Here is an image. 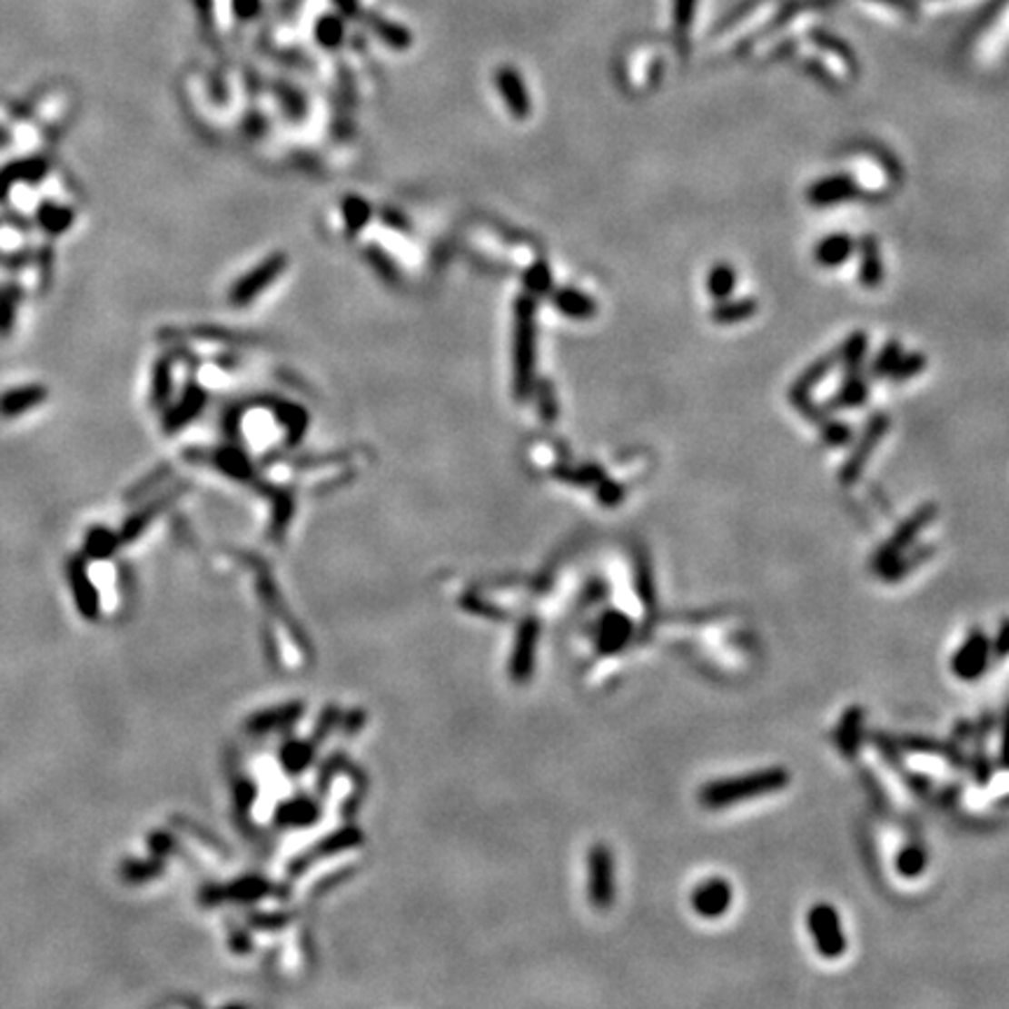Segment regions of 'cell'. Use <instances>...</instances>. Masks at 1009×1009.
Instances as JSON below:
<instances>
[{
    "label": "cell",
    "instance_id": "cell-1",
    "mask_svg": "<svg viewBox=\"0 0 1009 1009\" xmlns=\"http://www.w3.org/2000/svg\"><path fill=\"white\" fill-rule=\"evenodd\" d=\"M787 786H790V771L783 767H769V769L710 780L698 790V804L708 811H722V808L737 806L747 799L776 795V792L786 790Z\"/></svg>",
    "mask_w": 1009,
    "mask_h": 1009
},
{
    "label": "cell",
    "instance_id": "cell-2",
    "mask_svg": "<svg viewBox=\"0 0 1009 1009\" xmlns=\"http://www.w3.org/2000/svg\"><path fill=\"white\" fill-rule=\"evenodd\" d=\"M806 925L811 942L816 946V954L823 960H839L848 951V939H846L841 914L835 905L818 902L813 905L806 914Z\"/></svg>",
    "mask_w": 1009,
    "mask_h": 1009
},
{
    "label": "cell",
    "instance_id": "cell-3",
    "mask_svg": "<svg viewBox=\"0 0 1009 1009\" xmlns=\"http://www.w3.org/2000/svg\"><path fill=\"white\" fill-rule=\"evenodd\" d=\"M993 664L991 636L984 628L974 627L967 638L958 645L949 661V668L954 678L960 682H976L986 676L988 666Z\"/></svg>",
    "mask_w": 1009,
    "mask_h": 1009
},
{
    "label": "cell",
    "instance_id": "cell-4",
    "mask_svg": "<svg viewBox=\"0 0 1009 1009\" xmlns=\"http://www.w3.org/2000/svg\"><path fill=\"white\" fill-rule=\"evenodd\" d=\"M935 517H937V508H933V505H925V508H921L918 512L911 514L905 524L897 526V530H895L888 540L884 542V547H881V549H876V554L872 557V570H876V573H884L890 563H895L897 559L902 557V554H906V549L911 547V542H916L918 535L925 530V526L930 524Z\"/></svg>",
    "mask_w": 1009,
    "mask_h": 1009
},
{
    "label": "cell",
    "instance_id": "cell-5",
    "mask_svg": "<svg viewBox=\"0 0 1009 1009\" xmlns=\"http://www.w3.org/2000/svg\"><path fill=\"white\" fill-rule=\"evenodd\" d=\"M689 905L694 914L706 921H717L734 905V885L722 876H708L701 884L694 885L689 895Z\"/></svg>",
    "mask_w": 1009,
    "mask_h": 1009
},
{
    "label": "cell",
    "instance_id": "cell-6",
    "mask_svg": "<svg viewBox=\"0 0 1009 1009\" xmlns=\"http://www.w3.org/2000/svg\"><path fill=\"white\" fill-rule=\"evenodd\" d=\"M862 737H865V708L853 706V708L846 710L835 729V741L839 753L846 755V757H856L857 750H860Z\"/></svg>",
    "mask_w": 1009,
    "mask_h": 1009
},
{
    "label": "cell",
    "instance_id": "cell-7",
    "mask_svg": "<svg viewBox=\"0 0 1009 1009\" xmlns=\"http://www.w3.org/2000/svg\"><path fill=\"white\" fill-rule=\"evenodd\" d=\"M45 400H47V391L43 386L15 388V391H7L5 395H0V416L15 419V416L26 414L28 410L43 404Z\"/></svg>",
    "mask_w": 1009,
    "mask_h": 1009
},
{
    "label": "cell",
    "instance_id": "cell-8",
    "mask_svg": "<svg viewBox=\"0 0 1009 1009\" xmlns=\"http://www.w3.org/2000/svg\"><path fill=\"white\" fill-rule=\"evenodd\" d=\"M853 194H856V183H853L848 175H832V178H827V181L816 183L811 194H808V199H811L813 203H818V206H829V203L851 199Z\"/></svg>",
    "mask_w": 1009,
    "mask_h": 1009
},
{
    "label": "cell",
    "instance_id": "cell-9",
    "mask_svg": "<svg viewBox=\"0 0 1009 1009\" xmlns=\"http://www.w3.org/2000/svg\"><path fill=\"white\" fill-rule=\"evenodd\" d=\"M591 895L600 906H606L612 897V884H610V856L608 851L598 848L591 857Z\"/></svg>",
    "mask_w": 1009,
    "mask_h": 1009
},
{
    "label": "cell",
    "instance_id": "cell-10",
    "mask_svg": "<svg viewBox=\"0 0 1009 1009\" xmlns=\"http://www.w3.org/2000/svg\"><path fill=\"white\" fill-rule=\"evenodd\" d=\"M927 851L921 844H906L897 857H895V869L905 878H918L927 869Z\"/></svg>",
    "mask_w": 1009,
    "mask_h": 1009
},
{
    "label": "cell",
    "instance_id": "cell-11",
    "mask_svg": "<svg viewBox=\"0 0 1009 1009\" xmlns=\"http://www.w3.org/2000/svg\"><path fill=\"white\" fill-rule=\"evenodd\" d=\"M853 251V241L846 234H835L825 239L818 248H816V260L823 267H839L841 262L848 260Z\"/></svg>",
    "mask_w": 1009,
    "mask_h": 1009
},
{
    "label": "cell",
    "instance_id": "cell-12",
    "mask_svg": "<svg viewBox=\"0 0 1009 1009\" xmlns=\"http://www.w3.org/2000/svg\"><path fill=\"white\" fill-rule=\"evenodd\" d=\"M633 624L627 615L622 612H608L603 619V648L606 649H619L628 638H631Z\"/></svg>",
    "mask_w": 1009,
    "mask_h": 1009
},
{
    "label": "cell",
    "instance_id": "cell-13",
    "mask_svg": "<svg viewBox=\"0 0 1009 1009\" xmlns=\"http://www.w3.org/2000/svg\"><path fill=\"white\" fill-rule=\"evenodd\" d=\"M902 750H909V753H923V755H939V757H946L951 759V762L960 764V753L955 750V746H949V743L944 741H933V738H923V737H906L902 738Z\"/></svg>",
    "mask_w": 1009,
    "mask_h": 1009
},
{
    "label": "cell",
    "instance_id": "cell-14",
    "mask_svg": "<svg viewBox=\"0 0 1009 1009\" xmlns=\"http://www.w3.org/2000/svg\"><path fill=\"white\" fill-rule=\"evenodd\" d=\"M38 220L43 230H47L50 234H61L71 227L73 211L64 208L61 203H43L38 211Z\"/></svg>",
    "mask_w": 1009,
    "mask_h": 1009
},
{
    "label": "cell",
    "instance_id": "cell-15",
    "mask_svg": "<svg viewBox=\"0 0 1009 1009\" xmlns=\"http://www.w3.org/2000/svg\"><path fill=\"white\" fill-rule=\"evenodd\" d=\"M530 344H533V334H530V318L521 316L519 321V332H517V377L519 381H526L530 377Z\"/></svg>",
    "mask_w": 1009,
    "mask_h": 1009
},
{
    "label": "cell",
    "instance_id": "cell-16",
    "mask_svg": "<svg viewBox=\"0 0 1009 1009\" xmlns=\"http://www.w3.org/2000/svg\"><path fill=\"white\" fill-rule=\"evenodd\" d=\"M884 428H885V419L874 420V426L869 428V432H867V437H865V444H862V449L856 453V456H853L851 460H848V465H846V470H844V481H853L857 475H860L862 463L867 460L869 451H872V444L876 442L878 437L884 435Z\"/></svg>",
    "mask_w": 1009,
    "mask_h": 1009
},
{
    "label": "cell",
    "instance_id": "cell-17",
    "mask_svg": "<svg viewBox=\"0 0 1009 1009\" xmlns=\"http://www.w3.org/2000/svg\"><path fill=\"white\" fill-rule=\"evenodd\" d=\"M755 312H757V304H755L753 300L725 302V304H720L717 309H715L713 316L717 322H738V321H746L747 316H753Z\"/></svg>",
    "mask_w": 1009,
    "mask_h": 1009
},
{
    "label": "cell",
    "instance_id": "cell-18",
    "mask_svg": "<svg viewBox=\"0 0 1009 1009\" xmlns=\"http://www.w3.org/2000/svg\"><path fill=\"white\" fill-rule=\"evenodd\" d=\"M276 272H279V264H276V262H273V264H267V267H262V269H257V272L252 273L251 279L243 281V283H241L239 288H236L234 300H236V302H246L248 297L255 295L257 290L264 288V285L269 283V279H272V276H273V273H276Z\"/></svg>",
    "mask_w": 1009,
    "mask_h": 1009
},
{
    "label": "cell",
    "instance_id": "cell-19",
    "mask_svg": "<svg viewBox=\"0 0 1009 1009\" xmlns=\"http://www.w3.org/2000/svg\"><path fill=\"white\" fill-rule=\"evenodd\" d=\"M734 285H737V273H734V269L731 267L720 264V267H715L713 272H710L708 290L710 295L717 297V300H725L727 295H731Z\"/></svg>",
    "mask_w": 1009,
    "mask_h": 1009
},
{
    "label": "cell",
    "instance_id": "cell-20",
    "mask_svg": "<svg viewBox=\"0 0 1009 1009\" xmlns=\"http://www.w3.org/2000/svg\"><path fill=\"white\" fill-rule=\"evenodd\" d=\"M991 652H993V661H1003L1009 657V617H1004L1003 622H1000L998 631H995V636H993Z\"/></svg>",
    "mask_w": 1009,
    "mask_h": 1009
},
{
    "label": "cell",
    "instance_id": "cell-21",
    "mask_svg": "<svg viewBox=\"0 0 1009 1009\" xmlns=\"http://www.w3.org/2000/svg\"><path fill=\"white\" fill-rule=\"evenodd\" d=\"M867 264H865V269H862V279H865V283L867 285H876L881 283V260H878V252H876V246H874V241H867Z\"/></svg>",
    "mask_w": 1009,
    "mask_h": 1009
},
{
    "label": "cell",
    "instance_id": "cell-22",
    "mask_svg": "<svg viewBox=\"0 0 1009 1009\" xmlns=\"http://www.w3.org/2000/svg\"><path fill=\"white\" fill-rule=\"evenodd\" d=\"M559 304H561L568 313H573V316H587V313L594 312V304L587 302V297L575 295V292H568Z\"/></svg>",
    "mask_w": 1009,
    "mask_h": 1009
},
{
    "label": "cell",
    "instance_id": "cell-23",
    "mask_svg": "<svg viewBox=\"0 0 1009 1009\" xmlns=\"http://www.w3.org/2000/svg\"><path fill=\"white\" fill-rule=\"evenodd\" d=\"M923 362H925V361H923L921 355H906V358H900V361H897V365L893 367V371H890V374H893L895 379L914 377V374H916V371L923 367Z\"/></svg>",
    "mask_w": 1009,
    "mask_h": 1009
},
{
    "label": "cell",
    "instance_id": "cell-24",
    "mask_svg": "<svg viewBox=\"0 0 1009 1009\" xmlns=\"http://www.w3.org/2000/svg\"><path fill=\"white\" fill-rule=\"evenodd\" d=\"M1000 767L1009 769V704L1004 706L1003 727H1000Z\"/></svg>",
    "mask_w": 1009,
    "mask_h": 1009
},
{
    "label": "cell",
    "instance_id": "cell-25",
    "mask_svg": "<svg viewBox=\"0 0 1009 1009\" xmlns=\"http://www.w3.org/2000/svg\"><path fill=\"white\" fill-rule=\"evenodd\" d=\"M897 361H900V346L897 344H890L888 349L884 351V355H881V361L876 362V371H893V367L897 365Z\"/></svg>",
    "mask_w": 1009,
    "mask_h": 1009
},
{
    "label": "cell",
    "instance_id": "cell-26",
    "mask_svg": "<svg viewBox=\"0 0 1009 1009\" xmlns=\"http://www.w3.org/2000/svg\"><path fill=\"white\" fill-rule=\"evenodd\" d=\"M12 306H15V300L7 292H0V330L10 328Z\"/></svg>",
    "mask_w": 1009,
    "mask_h": 1009
},
{
    "label": "cell",
    "instance_id": "cell-27",
    "mask_svg": "<svg viewBox=\"0 0 1009 1009\" xmlns=\"http://www.w3.org/2000/svg\"><path fill=\"white\" fill-rule=\"evenodd\" d=\"M169 383H171L169 371H166V370H159V371H157V377H154V398H157V400L166 398V391H169Z\"/></svg>",
    "mask_w": 1009,
    "mask_h": 1009
}]
</instances>
